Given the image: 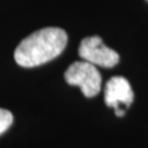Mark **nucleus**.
Wrapping results in <instances>:
<instances>
[{
	"instance_id": "f257e3e1",
	"label": "nucleus",
	"mask_w": 148,
	"mask_h": 148,
	"mask_svg": "<svg viewBox=\"0 0 148 148\" xmlns=\"http://www.w3.org/2000/svg\"><path fill=\"white\" fill-rule=\"evenodd\" d=\"M67 40L66 32L59 27H45L35 31L16 48V63L25 68L47 63L63 53Z\"/></svg>"
},
{
	"instance_id": "f03ea898",
	"label": "nucleus",
	"mask_w": 148,
	"mask_h": 148,
	"mask_svg": "<svg viewBox=\"0 0 148 148\" xmlns=\"http://www.w3.org/2000/svg\"><path fill=\"white\" fill-rule=\"evenodd\" d=\"M65 80L70 86H77L87 98L95 97L101 90V75L95 65L88 62H75L65 73Z\"/></svg>"
},
{
	"instance_id": "7ed1b4c3",
	"label": "nucleus",
	"mask_w": 148,
	"mask_h": 148,
	"mask_svg": "<svg viewBox=\"0 0 148 148\" xmlns=\"http://www.w3.org/2000/svg\"><path fill=\"white\" fill-rule=\"evenodd\" d=\"M78 53L84 60L104 68L114 67L120 60L119 54L112 48L106 46L99 36L84 38L80 43Z\"/></svg>"
},
{
	"instance_id": "20e7f679",
	"label": "nucleus",
	"mask_w": 148,
	"mask_h": 148,
	"mask_svg": "<svg viewBox=\"0 0 148 148\" xmlns=\"http://www.w3.org/2000/svg\"><path fill=\"white\" fill-rule=\"evenodd\" d=\"M133 100L134 92L132 87L124 77H112L106 82L104 90V101L108 106H111L116 111L121 110V106L128 108L132 104Z\"/></svg>"
},
{
	"instance_id": "39448f33",
	"label": "nucleus",
	"mask_w": 148,
	"mask_h": 148,
	"mask_svg": "<svg viewBox=\"0 0 148 148\" xmlns=\"http://www.w3.org/2000/svg\"><path fill=\"white\" fill-rule=\"evenodd\" d=\"M12 122H13L12 113L5 109H0V135L11 126Z\"/></svg>"
}]
</instances>
